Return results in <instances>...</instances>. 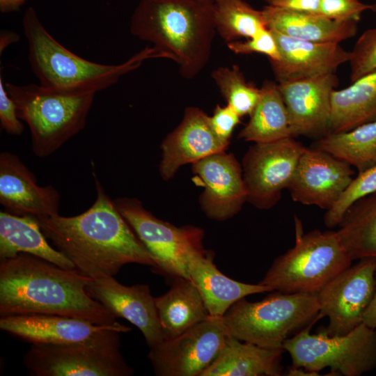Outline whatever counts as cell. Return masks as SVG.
Here are the masks:
<instances>
[{
	"mask_svg": "<svg viewBox=\"0 0 376 376\" xmlns=\"http://www.w3.org/2000/svg\"><path fill=\"white\" fill-rule=\"evenodd\" d=\"M354 175V170L347 162L326 152L306 148L288 189L294 201L328 210Z\"/></svg>",
	"mask_w": 376,
	"mask_h": 376,
	"instance_id": "obj_15",
	"label": "cell"
},
{
	"mask_svg": "<svg viewBox=\"0 0 376 376\" xmlns=\"http://www.w3.org/2000/svg\"><path fill=\"white\" fill-rule=\"evenodd\" d=\"M352 262L336 231L304 233L295 217V246L273 261L260 283L272 291L318 293Z\"/></svg>",
	"mask_w": 376,
	"mask_h": 376,
	"instance_id": "obj_6",
	"label": "cell"
},
{
	"mask_svg": "<svg viewBox=\"0 0 376 376\" xmlns=\"http://www.w3.org/2000/svg\"><path fill=\"white\" fill-rule=\"evenodd\" d=\"M95 181L96 198L85 212L36 217L43 234L75 269L93 279L114 276L130 263L153 269L150 253L96 177Z\"/></svg>",
	"mask_w": 376,
	"mask_h": 376,
	"instance_id": "obj_1",
	"label": "cell"
},
{
	"mask_svg": "<svg viewBox=\"0 0 376 376\" xmlns=\"http://www.w3.org/2000/svg\"><path fill=\"white\" fill-rule=\"evenodd\" d=\"M113 202L150 253L155 264L153 271L173 279H190L189 258L205 249L203 229L194 226L177 227L162 221L137 198L121 197Z\"/></svg>",
	"mask_w": 376,
	"mask_h": 376,
	"instance_id": "obj_9",
	"label": "cell"
},
{
	"mask_svg": "<svg viewBox=\"0 0 376 376\" xmlns=\"http://www.w3.org/2000/svg\"><path fill=\"white\" fill-rule=\"evenodd\" d=\"M306 148L293 137L251 146L242 164L246 201L261 210L276 205L282 191L288 188Z\"/></svg>",
	"mask_w": 376,
	"mask_h": 376,
	"instance_id": "obj_11",
	"label": "cell"
},
{
	"mask_svg": "<svg viewBox=\"0 0 376 376\" xmlns=\"http://www.w3.org/2000/svg\"><path fill=\"white\" fill-rule=\"evenodd\" d=\"M271 31L280 58L269 62L279 83L335 73L339 66L349 61L350 52L339 43L310 42Z\"/></svg>",
	"mask_w": 376,
	"mask_h": 376,
	"instance_id": "obj_21",
	"label": "cell"
},
{
	"mask_svg": "<svg viewBox=\"0 0 376 376\" xmlns=\"http://www.w3.org/2000/svg\"><path fill=\"white\" fill-rule=\"evenodd\" d=\"M26 0H0V11L2 13L18 10Z\"/></svg>",
	"mask_w": 376,
	"mask_h": 376,
	"instance_id": "obj_41",
	"label": "cell"
},
{
	"mask_svg": "<svg viewBox=\"0 0 376 376\" xmlns=\"http://www.w3.org/2000/svg\"><path fill=\"white\" fill-rule=\"evenodd\" d=\"M130 32L148 42L191 79L206 66L214 35V0H140Z\"/></svg>",
	"mask_w": 376,
	"mask_h": 376,
	"instance_id": "obj_3",
	"label": "cell"
},
{
	"mask_svg": "<svg viewBox=\"0 0 376 376\" xmlns=\"http://www.w3.org/2000/svg\"><path fill=\"white\" fill-rule=\"evenodd\" d=\"M227 47L237 54L259 53L266 55L269 61H277L280 58L277 42L274 34L268 29L244 40L228 42Z\"/></svg>",
	"mask_w": 376,
	"mask_h": 376,
	"instance_id": "obj_35",
	"label": "cell"
},
{
	"mask_svg": "<svg viewBox=\"0 0 376 376\" xmlns=\"http://www.w3.org/2000/svg\"><path fill=\"white\" fill-rule=\"evenodd\" d=\"M371 6L360 0H320L319 14L339 22H358Z\"/></svg>",
	"mask_w": 376,
	"mask_h": 376,
	"instance_id": "obj_36",
	"label": "cell"
},
{
	"mask_svg": "<svg viewBox=\"0 0 376 376\" xmlns=\"http://www.w3.org/2000/svg\"><path fill=\"white\" fill-rule=\"evenodd\" d=\"M192 164L204 191L200 196L203 211L210 219L224 221L235 215L247 200L242 166L233 154H212Z\"/></svg>",
	"mask_w": 376,
	"mask_h": 376,
	"instance_id": "obj_16",
	"label": "cell"
},
{
	"mask_svg": "<svg viewBox=\"0 0 376 376\" xmlns=\"http://www.w3.org/2000/svg\"><path fill=\"white\" fill-rule=\"evenodd\" d=\"M318 313V293L277 291L255 302L242 298L221 319L228 335L263 347L283 348L292 334L315 323Z\"/></svg>",
	"mask_w": 376,
	"mask_h": 376,
	"instance_id": "obj_5",
	"label": "cell"
},
{
	"mask_svg": "<svg viewBox=\"0 0 376 376\" xmlns=\"http://www.w3.org/2000/svg\"><path fill=\"white\" fill-rule=\"evenodd\" d=\"M312 322L283 343L292 366L319 375L329 368L333 375L360 376L376 368V329L362 322L344 335L329 336L323 330L311 334Z\"/></svg>",
	"mask_w": 376,
	"mask_h": 376,
	"instance_id": "obj_8",
	"label": "cell"
},
{
	"mask_svg": "<svg viewBox=\"0 0 376 376\" xmlns=\"http://www.w3.org/2000/svg\"><path fill=\"white\" fill-rule=\"evenodd\" d=\"M376 120V71L334 90L329 133L345 132Z\"/></svg>",
	"mask_w": 376,
	"mask_h": 376,
	"instance_id": "obj_27",
	"label": "cell"
},
{
	"mask_svg": "<svg viewBox=\"0 0 376 376\" xmlns=\"http://www.w3.org/2000/svg\"><path fill=\"white\" fill-rule=\"evenodd\" d=\"M351 82L376 71V27L365 31L350 52Z\"/></svg>",
	"mask_w": 376,
	"mask_h": 376,
	"instance_id": "obj_34",
	"label": "cell"
},
{
	"mask_svg": "<svg viewBox=\"0 0 376 376\" xmlns=\"http://www.w3.org/2000/svg\"><path fill=\"white\" fill-rule=\"evenodd\" d=\"M338 85L335 73L278 84L293 138H320L328 134L331 94Z\"/></svg>",
	"mask_w": 376,
	"mask_h": 376,
	"instance_id": "obj_17",
	"label": "cell"
},
{
	"mask_svg": "<svg viewBox=\"0 0 376 376\" xmlns=\"http://www.w3.org/2000/svg\"><path fill=\"white\" fill-rule=\"evenodd\" d=\"M283 348H266L226 335L214 361L202 376H280Z\"/></svg>",
	"mask_w": 376,
	"mask_h": 376,
	"instance_id": "obj_23",
	"label": "cell"
},
{
	"mask_svg": "<svg viewBox=\"0 0 376 376\" xmlns=\"http://www.w3.org/2000/svg\"><path fill=\"white\" fill-rule=\"evenodd\" d=\"M213 256L205 249L196 252L189 257L187 266L190 279L198 289L210 316L222 317L246 296L272 291L260 283H245L226 276L214 264Z\"/></svg>",
	"mask_w": 376,
	"mask_h": 376,
	"instance_id": "obj_22",
	"label": "cell"
},
{
	"mask_svg": "<svg viewBox=\"0 0 376 376\" xmlns=\"http://www.w3.org/2000/svg\"><path fill=\"white\" fill-rule=\"evenodd\" d=\"M5 87L18 118L29 126L32 151L38 157L51 155L83 130L95 95H65L34 84L6 83Z\"/></svg>",
	"mask_w": 376,
	"mask_h": 376,
	"instance_id": "obj_7",
	"label": "cell"
},
{
	"mask_svg": "<svg viewBox=\"0 0 376 376\" xmlns=\"http://www.w3.org/2000/svg\"><path fill=\"white\" fill-rule=\"evenodd\" d=\"M376 258H363L350 265L318 292V321L328 317L322 329L329 336L344 335L363 322L375 290Z\"/></svg>",
	"mask_w": 376,
	"mask_h": 376,
	"instance_id": "obj_12",
	"label": "cell"
},
{
	"mask_svg": "<svg viewBox=\"0 0 376 376\" xmlns=\"http://www.w3.org/2000/svg\"><path fill=\"white\" fill-rule=\"evenodd\" d=\"M228 144L217 135L206 113L198 107H187L180 123L162 142L160 175L169 180L181 166L224 151Z\"/></svg>",
	"mask_w": 376,
	"mask_h": 376,
	"instance_id": "obj_20",
	"label": "cell"
},
{
	"mask_svg": "<svg viewBox=\"0 0 376 376\" xmlns=\"http://www.w3.org/2000/svg\"><path fill=\"white\" fill-rule=\"evenodd\" d=\"M227 334L221 317L210 316L180 335L150 348L148 359L157 376H202L214 361Z\"/></svg>",
	"mask_w": 376,
	"mask_h": 376,
	"instance_id": "obj_13",
	"label": "cell"
},
{
	"mask_svg": "<svg viewBox=\"0 0 376 376\" xmlns=\"http://www.w3.org/2000/svg\"><path fill=\"white\" fill-rule=\"evenodd\" d=\"M15 38H18V36L13 32H6L3 31V34L1 35L0 40V49L1 52L10 43L17 41Z\"/></svg>",
	"mask_w": 376,
	"mask_h": 376,
	"instance_id": "obj_42",
	"label": "cell"
},
{
	"mask_svg": "<svg viewBox=\"0 0 376 376\" xmlns=\"http://www.w3.org/2000/svg\"><path fill=\"white\" fill-rule=\"evenodd\" d=\"M0 123L8 134L19 136L24 131V125L17 116V107L8 94L5 85L0 77Z\"/></svg>",
	"mask_w": 376,
	"mask_h": 376,
	"instance_id": "obj_37",
	"label": "cell"
},
{
	"mask_svg": "<svg viewBox=\"0 0 376 376\" xmlns=\"http://www.w3.org/2000/svg\"><path fill=\"white\" fill-rule=\"evenodd\" d=\"M22 26L33 72L41 86L58 93L95 94L115 84L121 77L136 70L144 61L166 58L151 45L120 64L107 65L90 61L59 43L45 28L33 7L26 10Z\"/></svg>",
	"mask_w": 376,
	"mask_h": 376,
	"instance_id": "obj_4",
	"label": "cell"
},
{
	"mask_svg": "<svg viewBox=\"0 0 376 376\" xmlns=\"http://www.w3.org/2000/svg\"><path fill=\"white\" fill-rule=\"evenodd\" d=\"M311 148L326 152L362 172L376 164V120L347 131L329 133L318 138Z\"/></svg>",
	"mask_w": 376,
	"mask_h": 376,
	"instance_id": "obj_30",
	"label": "cell"
},
{
	"mask_svg": "<svg viewBox=\"0 0 376 376\" xmlns=\"http://www.w3.org/2000/svg\"><path fill=\"white\" fill-rule=\"evenodd\" d=\"M363 322L371 328L376 329V270L375 293L369 306L363 315Z\"/></svg>",
	"mask_w": 376,
	"mask_h": 376,
	"instance_id": "obj_40",
	"label": "cell"
},
{
	"mask_svg": "<svg viewBox=\"0 0 376 376\" xmlns=\"http://www.w3.org/2000/svg\"><path fill=\"white\" fill-rule=\"evenodd\" d=\"M292 137L289 116L278 84L265 81L260 97L239 138L246 141L267 143Z\"/></svg>",
	"mask_w": 376,
	"mask_h": 376,
	"instance_id": "obj_28",
	"label": "cell"
},
{
	"mask_svg": "<svg viewBox=\"0 0 376 376\" xmlns=\"http://www.w3.org/2000/svg\"><path fill=\"white\" fill-rule=\"evenodd\" d=\"M20 253H28L60 267L75 269L74 264L47 242L36 217L0 212V260Z\"/></svg>",
	"mask_w": 376,
	"mask_h": 376,
	"instance_id": "obj_25",
	"label": "cell"
},
{
	"mask_svg": "<svg viewBox=\"0 0 376 376\" xmlns=\"http://www.w3.org/2000/svg\"><path fill=\"white\" fill-rule=\"evenodd\" d=\"M164 340L173 338L210 317L203 297L190 279H173L171 288L155 297Z\"/></svg>",
	"mask_w": 376,
	"mask_h": 376,
	"instance_id": "obj_26",
	"label": "cell"
},
{
	"mask_svg": "<svg viewBox=\"0 0 376 376\" xmlns=\"http://www.w3.org/2000/svg\"><path fill=\"white\" fill-rule=\"evenodd\" d=\"M0 315L51 314L113 324L116 318L88 294L93 280L24 253L0 260Z\"/></svg>",
	"mask_w": 376,
	"mask_h": 376,
	"instance_id": "obj_2",
	"label": "cell"
},
{
	"mask_svg": "<svg viewBox=\"0 0 376 376\" xmlns=\"http://www.w3.org/2000/svg\"><path fill=\"white\" fill-rule=\"evenodd\" d=\"M376 192V164L358 173L334 205L327 210L324 222L327 227L339 225L346 211L357 201Z\"/></svg>",
	"mask_w": 376,
	"mask_h": 376,
	"instance_id": "obj_33",
	"label": "cell"
},
{
	"mask_svg": "<svg viewBox=\"0 0 376 376\" xmlns=\"http://www.w3.org/2000/svg\"><path fill=\"white\" fill-rule=\"evenodd\" d=\"M268 29L315 42L340 43L353 37L357 22H339L319 13H299L271 6L262 10Z\"/></svg>",
	"mask_w": 376,
	"mask_h": 376,
	"instance_id": "obj_24",
	"label": "cell"
},
{
	"mask_svg": "<svg viewBox=\"0 0 376 376\" xmlns=\"http://www.w3.org/2000/svg\"><path fill=\"white\" fill-rule=\"evenodd\" d=\"M370 9L373 10L375 13H376V1H375V3L371 6Z\"/></svg>",
	"mask_w": 376,
	"mask_h": 376,
	"instance_id": "obj_43",
	"label": "cell"
},
{
	"mask_svg": "<svg viewBox=\"0 0 376 376\" xmlns=\"http://www.w3.org/2000/svg\"><path fill=\"white\" fill-rule=\"evenodd\" d=\"M216 33L226 42L250 38L267 29L263 10L243 0H214Z\"/></svg>",
	"mask_w": 376,
	"mask_h": 376,
	"instance_id": "obj_31",
	"label": "cell"
},
{
	"mask_svg": "<svg viewBox=\"0 0 376 376\" xmlns=\"http://www.w3.org/2000/svg\"><path fill=\"white\" fill-rule=\"evenodd\" d=\"M120 341L32 345L24 357L36 376H130Z\"/></svg>",
	"mask_w": 376,
	"mask_h": 376,
	"instance_id": "obj_10",
	"label": "cell"
},
{
	"mask_svg": "<svg viewBox=\"0 0 376 376\" xmlns=\"http://www.w3.org/2000/svg\"><path fill=\"white\" fill-rule=\"evenodd\" d=\"M0 203L16 215L49 217L59 214L61 196L52 185H38L20 158L4 151L0 154Z\"/></svg>",
	"mask_w": 376,
	"mask_h": 376,
	"instance_id": "obj_19",
	"label": "cell"
},
{
	"mask_svg": "<svg viewBox=\"0 0 376 376\" xmlns=\"http://www.w3.org/2000/svg\"><path fill=\"white\" fill-rule=\"evenodd\" d=\"M0 329L31 345L120 341L130 327L118 322L97 324L74 317L51 314L1 315Z\"/></svg>",
	"mask_w": 376,
	"mask_h": 376,
	"instance_id": "obj_14",
	"label": "cell"
},
{
	"mask_svg": "<svg viewBox=\"0 0 376 376\" xmlns=\"http://www.w3.org/2000/svg\"><path fill=\"white\" fill-rule=\"evenodd\" d=\"M86 291L115 318H124L136 326L150 348L164 340L155 297L148 284L126 286L109 276L93 279Z\"/></svg>",
	"mask_w": 376,
	"mask_h": 376,
	"instance_id": "obj_18",
	"label": "cell"
},
{
	"mask_svg": "<svg viewBox=\"0 0 376 376\" xmlns=\"http://www.w3.org/2000/svg\"><path fill=\"white\" fill-rule=\"evenodd\" d=\"M267 5L287 10L319 13L320 0H266Z\"/></svg>",
	"mask_w": 376,
	"mask_h": 376,
	"instance_id": "obj_39",
	"label": "cell"
},
{
	"mask_svg": "<svg viewBox=\"0 0 376 376\" xmlns=\"http://www.w3.org/2000/svg\"><path fill=\"white\" fill-rule=\"evenodd\" d=\"M211 77L221 95L240 117L251 115L260 97V88L246 81L240 67H219Z\"/></svg>",
	"mask_w": 376,
	"mask_h": 376,
	"instance_id": "obj_32",
	"label": "cell"
},
{
	"mask_svg": "<svg viewBox=\"0 0 376 376\" xmlns=\"http://www.w3.org/2000/svg\"><path fill=\"white\" fill-rule=\"evenodd\" d=\"M211 125L217 135L223 141L229 142L235 127L240 122V115L228 104L224 107L217 105L212 116Z\"/></svg>",
	"mask_w": 376,
	"mask_h": 376,
	"instance_id": "obj_38",
	"label": "cell"
},
{
	"mask_svg": "<svg viewBox=\"0 0 376 376\" xmlns=\"http://www.w3.org/2000/svg\"><path fill=\"white\" fill-rule=\"evenodd\" d=\"M336 231L351 260L376 258V192L354 203Z\"/></svg>",
	"mask_w": 376,
	"mask_h": 376,
	"instance_id": "obj_29",
	"label": "cell"
}]
</instances>
